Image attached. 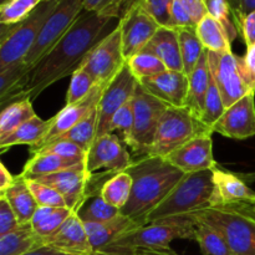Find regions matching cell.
Here are the masks:
<instances>
[{
  "instance_id": "6da1fadb",
  "label": "cell",
  "mask_w": 255,
  "mask_h": 255,
  "mask_svg": "<svg viewBox=\"0 0 255 255\" xmlns=\"http://www.w3.org/2000/svg\"><path fill=\"white\" fill-rule=\"evenodd\" d=\"M119 21L82 10L66 34L32 66L11 100H30L32 102L47 87L74 74L81 67L87 54L116 29Z\"/></svg>"
},
{
  "instance_id": "7a4b0ae2",
  "label": "cell",
  "mask_w": 255,
  "mask_h": 255,
  "mask_svg": "<svg viewBox=\"0 0 255 255\" xmlns=\"http://www.w3.org/2000/svg\"><path fill=\"white\" fill-rule=\"evenodd\" d=\"M132 177V192L122 216L144 226L147 217L159 206L184 173L161 157H141L128 169Z\"/></svg>"
},
{
  "instance_id": "3957f363",
  "label": "cell",
  "mask_w": 255,
  "mask_h": 255,
  "mask_svg": "<svg viewBox=\"0 0 255 255\" xmlns=\"http://www.w3.org/2000/svg\"><path fill=\"white\" fill-rule=\"evenodd\" d=\"M197 222L192 216L173 217L134 227L117 237L95 255H133L144 249H167L177 239H196Z\"/></svg>"
},
{
  "instance_id": "277c9868",
  "label": "cell",
  "mask_w": 255,
  "mask_h": 255,
  "mask_svg": "<svg viewBox=\"0 0 255 255\" xmlns=\"http://www.w3.org/2000/svg\"><path fill=\"white\" fill-rule=\"evenodd\" d=\"M213 192V169L186 173L159 206L149 213L146 224L173 217L192 216L211 208Z\"/></svg>"
},
{
  "instance_id": "5b68a950",
  "label": "cell",
  "mask_w": 255,
  "mask_h": 255,
  "mask_svg": "<svg viewBox=\"0 0 255 255\" xmlns=\"http://www.w3.org/2000/svg\"><path fill=\"white\" fill-rule=\"evenodd\" d=\"M192 217L218 231L234 255H255V214L244 204L211 207Z\"/></svg>"
},
{
  "instance_id": "8992f818",
  "label": "cell",
  "mask_w": 255,
  "mask_h": 255,
  "mask_svg": "<svg viewBox=\"0 0 255 255\" xmlns=\"http://www.w3.org/2000/svg\"><path fill=\"white\" fill-rule=\"evenodd\" d=\"M59 2L60 0H42L41 4L21 22L1 25L0 70L24 60Z\"/></svg>"
},
{
  "instance_id": "52a82bcc",
  "label": "cell",
  "mask_w": 255,
  "mask_h": 255,
  "mask_svg": "<svg viewBox=\"0 0 255 255\" xmlns=\"http://www.w3.org/2000/svg\"><path fill=\"white\" fill-rule=\"evenodd\" d=\"M207 129H209L208 127L197 120L186 107H167L159 120L148 156L166 158L182 144Z\"/></svg>"
},
{
  "instance_id": "ba28073f",
  "label": "cell",
  "mask_w": 255,
  "mask_h": 255,
  "mask_svg": "<svg viewBox=\"0 0 255 255\" xmlns=\"http://www.w3.org/2000/svg\"><path fill=\"white\" fill-rule=\"evenodd\" d=\"M82 10H84V0H60L56 9L45 22L34 46L30 49L21 61L26 71V76L32 66L36 65L42 59V56H45L66 34Z\"/></svg>"
},
{
  "instance_id": "9c48e42d",
  "label": "cell",
  "mask_w": 255,
  "mask_h": 255,
  "mask_svg": "<svg viewBox=\"0 0 255 255\" xmlns=\"http://www.w3.org/2000/svg\"><path fill=\"white\" fill-rule=\"evenodd\" d=\"M132 102H133L134 125L131 143L128 147L136 156L141 158L148 156L159 120L167 110V106L148 94L139 85V82Z\"/></svg>"
},
{
  "instance_id": "30bf717a",
  "label": "cell",
  "mask_w": 255,
  "mask_h": 255,
  "mask_svg": "<svg viewBox=\"0 0 255 255\" xmlns=\"http://www.w3.org/2000/svg\"><path fill=\"white\" fill-rule=\"evenodd\" d=\"M208 66L214 82L218 86L226 109L231 107L249 94H255L247 82L242 70L241 56L233 51L213 52L207 50Z\"/></svg>"
},
{
  "instance_id": "8fae6325",
  "label": "cell",
  "mask_w": 255,
  "mask_h": 255,
  "mask_svg": "<svg viewBox=\"0 0 255 255\" xmlns=\"http://www.w3.org/2000/svg\"><path fill=\"white\" fill-rule=\"evenodd\" d=\"M127 60L122 49L119 25L101 40L85 57L81 69L89 72L99 84L109 85L120 74Z\"/></svg>"
},
{
  "instance_id": "7c38bea8",
  "label": "cell",
  "mask_w": 255,
  "mask_h": 255,
  "mask_svg": "<svg viewBox=\"0 0 255 255\" xmlns=\"http://www.w3.org/2000/svg\"><path fill=\"white\" fill-rule=\"evenodd\" d=\"M133 163L124 141L115 133H105L96 137L90 147L85 162V168L90 174L105 169L110 173L127 171Z\"/></svg>"
},
{
  "instance_id": "4fadbf2b",
  "label": "cell",
  "mask_w": 255,
  "mask_h": 255,
  "mask_svg": "<svg viewBox=\"0 0 255 255\" xmlns=\"http://www.w3.org/2000/svg\"><path fill=\"white\" fill-rule=\"evenodd\" d=\"M122 49L126 60L141 52L154 36L161 25L141 6L137 0L131 9L120 19Z\"/></svg>"
},
{
  "instance_id": "5bb4252c",
  "label": "cell",
  "mask_w": 255,
  "mask_h": 255,
  "mask_svg": "<svg viewBox=\"0 0 255 255\" xmlns=\"http://www.w3.org/2000/svg\"><path fill=\"white\" fill-rule=\"evenodd\" d=\"M137 86H138V80L133 76L126 62L120 74L109 85H106L101 100L97 105V112H99L97 137L107 133L109 125L114 115L121 107L132 101Z\"/></svg>"
},
{
  "instance_id": "9a60e30c",
  "label": "cell",
  "mask_w": 255,
  "mask_h": 255,
  "mask_svg": "<svg viewBox=\"0 0 255 255\" xmlns=\"http://www.w3.org/2000/svg\"><path fill=\"white\" fill-rule=\"evenodd\" d=\"M211 129L201 132L172 152L164 159L186 173L211 171L218 167L213 156V139Z\"/></svg>"
},
{
  "instance_id": "2e32d148",
  "label": "cell",
  "mask_w": 255,
  "mask_h": 255,
  "mask_svg": "<svg viewBox=\"0 0 255 255\" xmlns=\"http://www.w3.org/2000/svg\"><path fill=\"white\" fill-rule=\"evenodd\" d=\"M105 87H106V85L97 84L94 87V90L81 101L72 105H65L64 109L60 110L52 119H50V128L47 131L46 136L39 144L30 147V153L35 154L37 151H40L41 148L46 147L47 144L51 143L52 141H55L57 137L66 133L69 129L76 126L79 122H81L92 110L96 109L100 100H101Z\"/></svg>"
},
{
  "instance_id": "e0dca14e",
  "label": "cell",
  "mask_w": 255,
  "mask_h": 255,
  "mask_svg": "<svg viewBox=\"0 0 255 255\" xmlns=\"http://www.w3.org/2000/svg\"><path fill=\"white\" fill-rule=\"evenodd\" d=\"M211 131L236 141L255 136V94L247 95L226 109Z\"/></svg>"
},
{
  "instance_id": "ac0fdd59",
  "label": "cell",
  "mask_w": 255,
  "mask_h": 255,
  "mask_svg": "<svg viewBox=\"0 0 255 255\" xmlns=\"http://www.w3.org/2000/svg\"><path fill=\"white\" fill-rule=\"evenodd\" d=\"M92 176L94 174H90L85 166H82L42 176L35 181L54 187L64 197L67 208L76 213L77 209L81 207L86 197L89 196Z\"/></svg>"
},
{
  "instance_id": "d6986e66",
  "label": "cell",
  "mask_w": 255,
  "mask_h": 255,
  "mask_svg": "<svg viewBox=\"0 0 255 255\" xmlns=\"http://www.w3.org/2000/svg\"><path fill=\"white\" fill-rule=\"evenodd\" d=\"M139 85L167 107H186L189 77L183 71L166 70L156 76L142 80Z\"/></svg>"
},
{
  "instance_id": "ffe728a7",
  "label": "cell",
  "mask_w": 255,
  "mask_h": 255,
  "mask_svg": "<svg viewBox=\"0 0 255 255\" xmlns=\"http://www.w3.org/2000/svg\"><path fill=\"white\" fill-rule=\"evenodd\" d=\"M44 244L67 255L94 254L84 223L76 213L72 214L52 236L45 238Z\"/></svg>"
},
{
  "instance_id": "44dd1931",
  "label": "cell",
  "mask_w": 255,
  "mask_h": 255,
  "mask_svg": "<svg viewBox=\"0 0 255 255\" xmlns=\"http://www.w3.org/2000/svg\"><path fill=\"white\" fill-rule=\"evenodd\" d=\"M213 184L212 207H228L247 203L255 197V192L249 188L246 181L219 167L213 169Z\"/></svg>"
},
{
  "instance_id": "7402d4cb",
  "label": "cell",
  "mask_w": 255,
  "mask_h": 255,
  "mask_svg": "<svg viewBox=\"0 0 255 255\" xmlns=\"http://www.w3.org/2000/svg\"><path fill=\"white\" fill-rule=\"evenodd\" d=\"M142 51L149 52L158 57L166 65L167 70L183 71L178 32L176 29L161 26Z\"/></svg>"
},
{
  "instance_id": "603a6c76",
  "label": "cell",
  "mask_w": 255,
  "mask_h": 255,
  "mask_svg": "<svg viewBox=\"0 0 255 255\" xmlns=\"http://www.w3.org/2000/svg\"><path fill=\"white\" fill-rule=\"evenodd\" d=\"M0 197L6 199L21 224L30 223L35 212L39 208V204L30 189L27 179L21 174L15 176L14 183L4 193L0 194Z\"/></svg>"
},
{
  "instance_id": "cb8c5ba5",
  "label": "cell",
  "mask_w": 255,
  "mask_h": 255,
  "mask_svg": "<svg viewBox=\"0 0 255 255\" xmlns=\"http://www.w3.org/2000/svg\"><path fill=\"white\" fill-rule=\"evenodd\" d=\"M188 77L189 87L186 109H188L191 111V114L197 120L201 121L202 115H203L207 92H208L209 89V82H211V71H209L208 66L207 50Z\"/></svg>"
},
{
  "instance_id": "d4e9b609",
  "label": "cell",
  "mask_w": 255,
  "mask_h": 255,
  "mask_svg": "<svg viewBox=\"0 0 255 255\" xmlns=\"http://www.w3.org/2000/svg\"><path fill=\"white\" fill-rule=\"evenodd\" d=\"M84 226L85 229H86L87 237H89L90 244L92 247V251H94L92 255H95L104 251L117 237L121 236L122 233L127 232L128 229L138 227V224L121 214V216H119L117 218L112 219L110 222H105V223H87L84 224Z\"/></svg>"
},
{
  "instance_id": "484cf974",
  "label": "cell",
  "mask_w": 255,
  "mask_h": 255,
  "mask_svg": "<svg viewBox=\"0 0 255 255\" xmlns=\"http://www.w3.org/2000/svg\"><path fill=\"white\" fill-rule=\"evenodd\" d=\"M82 166H85V162L62 158V157L51 153H37L32 154L31 158H29V161L26 162L21 176L27 179H36L42 176H47V174Z\"/></svg>"
},
{
  "instance_id": "4316f807",
  "label": "cell",
  "mask_w": 255,
  "mask_h": 255,
  "mask_svg": "<svg viewBox=\"0 0 255 255\" xmlns=\"http://www.w3.org/2000/svg\"><path fill=\"white\" fill-rule=\"evenodd\" d=\"M44 246V241L35 233L31 224H21L0 237V255H24Z\"/></svg>"
},
{
  "instance_id": "83f0119b",
  "label": "cell",
  "mask_w": 255,
  "mask_h": 255,
  "mask_svg": "<svg viewBox=\"0 0 255 255\" xmlns=\"http://www.w3.org/2000/svg\"><path fill=\"white\" fill-rule=\"evenodd\" d=\"M50 128V120H42L39 116L29 120L7 136L0 138V148L6 151L7 148L16 144H27L34 147L39 144L46 136Z\"/></svg>"
},
{
  "instance_id": "f1b7e54d",
  "label": "cell",
  "mask_w": 255,
  "mask_h": 255,
  "mask_svg": "<svg viewBox=\"0 0 255 255\" xmlns=\"http://www.w3.org/2000/svg\"><path fill=\"white\" fill-rule=\"evenodd\" d=\"M76 216L84 224L105 223L121 216V211L105 202L100 196V191H97L89 193L81 207L77 209Z\"/></svg>"
},
{
  "instance_id": "f546056e",
  "label": "cell",
  "mask_w": 255,
  "mask_h": 255,
  "mask_svg": "<svg viewBox=\"0 0 255 255\" xmlns=\"http://www.w3.org/2000/svg\"><path fill=\"white\" fill-rule=\"evenodd\" d=\"M204 49L213 52L232 51V42L221 22L207 14L196 26Z\"/></svg>"
},
{
  "instance_id": "4dcf8cb0",
  "label": "cell",
  "mask_w": 255,
  "mask_h": 255,
  "mask_svg": "<svg viewBox=\"0 0 255 255\" xmlns=\"http://www.w3.org/2000/svg\"><path fill=\"white\" fill-rule=\"evenodd\" d=\"M75 212L70 208H57V207H39L32 217L31 224L35 233L44 241L52 236Z\"/></svg>"
},
{
  "instance_id": "1f68e13d",
  "label": "cell",
  "mask_w": 255,
  "mask_h": 255,
  "mask_svg": "<svg viewBox=\"0 0 255 255\" xmlns=\"http://www.w3.org/2000/svg\"><path fill=\"white\" fill-rule=\"evenodd\" d=\"M132 184L131 174L127 171L120 172L104 182L100 187V196L105 202L121 211L131 197Z\"/></svg>"
},
{
  "instance_id": "d6a6232c",
  "label": "cell",
  "mask_w": 255,
  "mask_h": 255,
  "mask_svg": "<svg viewBox=\"0 0 255 255\" xmlns=\"http://www.w3.org/2000/svg\"><path fill=\"white\" fill-rule=\"evenodd\" d=\"M36 116L32 102L30 100H17L10 102L0 114V138L11 133L14 129L21 126L22 124Z\"/></svg>"
},
{
  "instance_id": "836d02e7",
  "label": "cell",
  "mask_w": 255,
  "mask_h": 255,
  "mask_svg": "<svg viewBox=\"0 0 255 255\" xmlns=\"http://www.w3.org/2000/svg\"><path fill=\"white\" fill-rule=\"evenodd\" d=\"M176 30L178 32L179 47H181L182 61H183V72L187 76H189L206 52V49L199 40L196 27H181V29Z\"/></svg>"
},
{
  "instance_id": "e575fe53",
  "label": "cell",
  "mask_w": 255,
  "mask_h": 255,
  "mask_svg": "<svg viewBox=\"0 0 255 255\" xmlns=\"http://www.w3.org/2000/svg\"><path fill=\"white\" fill-rule=\"evenodd\" d=\"M97 126H99V112H97L96 107L81 122H79L76 126L69 129L66 133L57 137L51 143L56 141H69L80 146L86 152H89L90 147H91V144L94 143V141L97 137Z\"/></svg>"
},
{
  "instance_id": "d590c367",
  "label": "cell",
  "mask_w": 255,
  "mask_h": 255,
  "mask_svg": "<svg viewBox=\"0 0 255 255\" xmlns=\"http://www.w3.org/2000/svg\"><path fill=\"white\" fill-rule=\"evenodd\" d=\"M197 222L196 239L203 255H234L224 237L203 222Z\"/></svg>"
},
{
  "instance_id": "8d00e7d4",
  "label": "cell",
  "mask_w": 255,
  "mask_h": 255,
  "mask_svg": "<svg viewBox=\"0 0 255 255\" xmlns=\"http://www.w3.org/2000/svg\"><path fill=\"white\" fill-rule=\"evenodd\" d=\"M127 65L138 82L148 77L156 76L167 70L166 65L158 57L146 51L138 52L127 60Z\"/></svg>"
},
{
  "instance_id": "74e56055",
  "label": "cell",
  "mask_w": 255,
  "mask_h": 255,
  "mask_svg": "<svg viewBox=\"0 0 255 255\" xmlns=\"http://www.w3.org/2000/svg\"><path fill=\"white\" fill-rule=\"evenodd\" d=\"M42 0H7L0 4L1 25H15L26 19Z\"/></svg>"
},
{
  "instance_id": "f35d334b",
  "label": "cell",
  "mask_w": 255,
  "mask_h": 255,
  "mask_svg": "<svg viewBox=\"0 0 255 255\" xmlns=\"http://www.w3.org/2000/svg\"><path fill=\"white\" fill-rule=\"evenodd\" d=\"M206 10L207 14L221 22L231 42H233L238 36L239 29L237 26L233 9H232L229 0H206Z\"/></svg>"
},
{
  "instance_id": "ab89813d",
  "label": "cell",
  "mask_w": 255,
  "mask_h": 255,
  "mask_svg": "<svg viewBox=\"0 0 255 255\" xmlns=\"http://www.w3.org/2000/svg\"><path fill=\"white\" fill-rule=\"evenodd\" d=\"M137 0H84V10L120 20Z\"/></svg>"
},
{
  "instance_id": "60d3db41",
  "label": "cell",
  "mask_w": 255,
  "mask_h": 255,
  "mask_svg": "<svg viewBox=\"0 0 255 255\" xmlns=\"http://www.w3.org/2000/svg\"><path fill=\"white\" fill-rule=\"evenodd\" d=\"M99 82L91 76L84 69H77L74 74L71 75V81H70L69 90L66 92V99H65V105H72L81 101L82 99L87 96L90 92L94 90V87Z\"/></svg>"
},
{
  "instance_id": "b9f144b4",
  "label": "cell",
  "mask_w": 255,
  "mask_h": 255,
  "mask_svg": "<svg viewBox=\"0 0 255 255\" xmlns=\"http://www.w3.org/2000/svg\"><path fill=\"white\" fill-rule=\"evenodd\" d=\"M224 111H226V106H224L223 99H222V95L219 92L218 86H217V84L214 82L213 77L211 75V82H209V89L208 92H207L201 122L204 126L211 129L213 127V125L221 119Z\"/></svg>"
},
{
  "instance_id": "7bdbcfd3",
  "label": "cell",
  "mask_w": 255,
  "mask_h": 255,
  "mask_svg": "<svg viewBox=\"0 0 255 255\" xmlns=\"http://www.w3.org/2000/svg\"><path fill=\"white\" fill-rule=\"evenodd\" d=\"M133 102L129 101L128 104L125 105L124 107L119 110L112 117L111 122L109 125L107 133H114V132H120L121 139L127 147L129 146L132 139V133H133Z\"/></svg>"
},
{
  "instance_id": "ee69618b",
  "label": "cell",
  "mask_w": 255,
  "mask_h": 255,
  "mask_svg": "<svg viewBox=\"0 0 255 255\" xmlns=\"http://www.w3.org/2000/svg\"><path fill=\"white\" fill-rule=\"evenodd\" d=\"M27 183H29L30 189H31L32 194H34L39 207L67 208L64 197H62L54 187L47 186V184L39 181H35V179H27Z\"/></svg>"
},
{
  "instance_id": "f6af8a7d",
  "label": "cell",
  "mask_w": 255,
  "mask_h": 255,
  "mask_svg": "<svg viewBox=\"0 0 255 255\" xmlns=\"http://www.w3.org/2000/svg\"><path fill=\"white\" fill-rule=\"evenodd\" d=\"M37 153H51L62 157V158L74 159V161L80 162H86L87 156V152L85 149L69 141H56L37 151L35 154Z\"/></svg>"
},
{
  "instance_id": "bcb514c9",
  "label": "cell",
  "mask_w": 255,
  "mask_h": 255,
  "mask_svg": "<svg viewBox=\"0 0 255 255\" xmlns=\"http://www.w3.org/2000/svg\"><path fill=\"white\" fill-rule=\"evenodd\" d=\"M141 6L163 27H172L171 11L173 0H138Z\"/></svg>"
},
{
  "instance_id": "7dc6e473",
  "label": "cell",
  "mask_w": 255,
  "mask_h": 255,
  "mask_svg": "<svg viewBox=\"0 0 255 255\" xmlns=\"http://www.w3.org/2000/svg\"><path fill=\"white\" fill-rule=\"evenodd\" d=\"M21 226L16 214L4 197H0V237L15 231Z\"/></svg>"
},
{
  "instance_id": "c3c4849f",
  "label": "cell",
  "mask_w": 255,
  "mask_h": 255,
  "mask_svg": "<svg viewBox=\"0 0 255 255\" xmlns=\"http://www.w3.org/2000/svg\"><path fill=\"white\" fill-rule=\"evenodd\" d=\"M241 65L249 87L255 92V44L247 47L246 55L241 57Z\"/></svg>"
},
{
  "instance_id": "681fc988",
  "label": "cell",
  "mask_w": 255,
  "mask_h": 255,
  "mask_svg": "<svg viewBox=\"0 0 255 255\" xmlns=\"http://www.w3.org/2000/svg\"><path fill=\"white\" fill-rule=\"evenodd\" d=\"M231 6L233 9L234 19H236L237 26H241V22L251 12L255 11V0H229Z\"/></svg>"
},
{
  "instance_id": "f907efd6",
  "label": "cell",
  "mask_w": 255,
  "mask_h": 255,
  "mask_svg": "<svg viewBox=\"0 0 255 255\" xmlns=\"http://www.w3.org/2000/svg\"><path fill=\"white\" fill-rule=\"evenodd\" d=\"M178 1L191 15L192 20L196 25L207 15L206 0H178Z\"/></svg>"
},
{
  "instance_id": "816d5d0a",
  "label": "cell",
  "mask_w": 255,
  "mask_h": 255,
  "mask_svg": "<svg viewBox=\"0 0 255 255\" xmlns=\"http://www.w3.org/2000/svg\"><path fill=\"white\" fill-rule=\"evenodd\" d=\"M239 32L243 36L247 47L255 44V11L244 17L239 26Z\"/></svg>"
},
{
  "instance_id": "f5cc1de1",
  "label": "cell",
  "mask_w": 255,
  "mask_h": 255,
  "mask_svg": "<svg viewBox=\"0 0 255 255\" xmlns=\"http://www.w3.org/2000/svg\"><path fill=\"white\" fill-rule=\"evenodd\" d=\"M15 181V176H12L5 164H0V194L4 193Z\"/></svg>"
},
{
  "instance_id": "db71d44e",
  "label": "cell",
  "mask_w": 255,
  "mask_h": 255,
  "mask_svg": "<svg viewBox=\"0 0 255 255\" xmlns=\"http://www.w3.org/2000/svg\"><path fill=\"white\" fill-rule=\"evenodd\" d=\"M133 255H181L173 249H144V251H137Z\"/></svg>"
},
{
  "instance_id": "11a10c76",
  "label": "cell",
  "mask_w": 255,
  "mask_h": 255,
  "mask_svg": "<svg viewBox=\"0 0 255 255\" xmlns=\"http://www.w3.org/2000/svg\"><path fill=\"white\" fill-rule=\"evenodd\" d=\"M24 255H67L61 253V252H57L55 249L50 248V247L44 246V247H40V248L34 249V251L29 252V253L24 254Z\"/></svg>"
},
{
  "instance_id": "9f6ffc18",
  "label": "cell",
  "mask_w": 255,
  "mask_h": 255,
  "mask_svg": "<svg viewBox=\"0 0 255 255\" xmlns=\"http://www.w3.org/2000/svg\"><path fill=\"white\" fill-rule=\"evenodd\" d=\"M241 204H244V206H246L252 213L255 214V197H253V198H252L251 201L247 202V203H241Z\"/></svg>"
},
{
  "instance_id": "6f0895ef",
  "label": "cell",
  "mask_w": 255,
  "mask_h": 255,
  "mask_svg": "<svg viewBox=\"0 0 255 255\" xmlns=\"http://www.w3.org/2000/svg\"><path fill=\"white\" fill-rule=\"evenodd\" d=\"M5 1H7V0H0V4H2V2H5Z\"/></svg>"
}]
</instances>
